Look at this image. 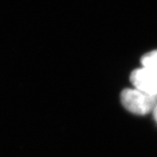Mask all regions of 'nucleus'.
Listing matches in <instances>:
<instances>
[{
  "instance_id": "f257e3e1",
  "label": "nucleus",
  "mask_w": 157,
  "mask_h": 157,
  "mask_svg": "<svg viewBox=\"0 0 157 157\" xmlns=\"http://www.w3.org/2000/svg\"><path fill=\"white\" fill-rule=\"evenodd\" d=\"M124 107L138 115H145L154 111L157 105V95H152L137 89H124L121 94Z\"/></svg>"
},
{
  "instance_id": "f03ea898",
  "label": "nucleus",
  "mask_w": 157,
  "mask_h": 157,
  "mask_svg": "<svg viewBox=\"0 0 157 157\" xmlns=\"http://www.w3.org/2000/svg\"><path fill=\"white\" fill-rule=\"evenodd\" d=\"M131 83L137 90L152 95H157V70L142 67L133 71Z\"/></svg>"
},
{
  "instance_id": "7ed1b4c3",
  "label": "nucleus",
  "mask_w": 157,
  "mask_h": 157,
  "mask_svg": "<svg viewBox=\"0 0 157 157\" xmlns=\"http://www.w3.org/2000/svg\"><path fill=\"white\" fill-rule=\"evenodd\" d=\"M140 62L143 67L157 70V50L146 53L141 58Z\"/></svg>"
},
{
  "instance_id": "20e7f679",
  "label": "nucleus",
  "mask_w": 157,
  "mask_h": 157,
  "mask_svg": "<svg viewBox=\"0 0 157 157\" xmlns=\"http://www.w3.org/2000/svg\"><path fill=\"white\" fill-rule=\"evenodd\" d=\"M153 117L155 119V121L157 122V105L156 107H155L154 111H153Z\"/></svg>"
}]
</instances>
